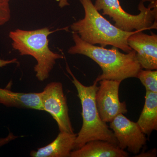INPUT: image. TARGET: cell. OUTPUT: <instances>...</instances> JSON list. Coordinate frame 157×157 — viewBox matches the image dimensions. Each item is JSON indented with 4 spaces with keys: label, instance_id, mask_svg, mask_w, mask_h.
Listing matches in <instances>:
<instances>
[{
    "label": "cell",
    "instance_id": "obj_1",
    "mask_svg": "<svg viewBox=\"0 0 157 157\" xmlns=\"http://www.w3.org/2000/svg\"><path fill=\"white\" fill-rule=\"evenodd\" d=\"M74 44L68 49L70 54H80L90 58L101 68L102 73L95 80L103 79L122 82L130 78H136L141 68L135 51L123 53L115 47L111 48L96 46L85 42L76 33L73 32Z\"/></svg>",
    "mask_w": 157,
    "mask_h": 157
},
{
    "label": "cell",
    "instance_id": "obj_2",
    "mask_svg": "<svg viewBox=\"0 0 157 157\" xmlns=\"http://www.w3.org/2000/svg\"><path fill=\"white\" fill-rule=\"evenodd\" d=\"M79 1L84 9V17L71 25L70 29L73 32L92 45L99 44L103 47L111 45L126 53L132 50L128 45V39L136 31L122 30L103 17L91 0Z\"/></svg>",
    "mask_w": 157,
    "mask_h": 157
},
{
    "label": "cell",
    "instance_id": "obj_3",
    "mask_svg": "<svg viewBox=\"0 0 157 157\" xmlns=\"http://www.w3.org/2000/svg\"><path fill=\"white\" fill-rule=\"evenodd\" d=\"M68 29L66 27L53 31L47 27L33 30L17 29L9 33L13 49L17 51L21 56H30L36 60L37 64L34 69L39 81L47 79L56 60L64 58L62 55L51 50L48 45V36L56 31Z\"/></svg>",
    "mask_w": 157,
    "mask_h": 157
},
{
    "label": "cell",
    "instance_id": "obj_4",
    "mask_svg": "<svg viewBox=\"0 0 157 157\" xmlns=\"http://www.w3.org/2000/svg\"><path fill=\"white\" fill-rule=\"evenodd\" d=\"M66 70L72 76V82L77 90L82 109V126L77 134L74 150L93 140H105L118 145L113 132L102 120L98 113L95 101L98 82L94 81L92 85L86 86L73 75L67 63Z\"/></svg>",
    "mask_w": 157,
    "mask_h": 157
},
{
    "label": "cell",
    "instance_id": "obj_5",
    "mask_svg": "<svg viewBox=\"0 0 157 157\" xmlns=\"http://www.w3.org/2000/svg\"><path fill=\"white\" fill-rule=\"evenodd\" d=\"M140 2L138 6L139 14L134 15L124 10L119 0H96L94 4L98 11H102L115 22L114 25L126 32L144 31L157 29V2L145 7Z\"/></svg>",
    "mask_w": 157,
    "mask_h": 157
},
{
    "label": "cell",
    "instance_id": "obj_6",
    "mask_svg": "<svg viewBox=\"0 0 157 157\" xmlns=\"http://www.w3.org/2000/svg\"><path fill=\"white\" fill-rule=\"evenodd\" d=\"M40 98L42 110L52 116L60 132L74 133L61 82H52L48 83L40 92Z\"/></svg>",
    "mask_w": 157,
    "mask_h": 157
},
{
    "label": "cell",
    "instance_id": "obj_7",
    "mask_svg": "<svg viewBox=\"0 0 157 157\" xmlns=\"http://www.w3.org/2000/svg\"><path fill=\"white\" fill-rule=\"evenodd\" d=\"M95 94L96 105L99 115L104 122H110L118 114L128 112L125 102H121L119 89L121 82L103 79L99 82Z\"/></svg>",
    "mask_w": 157,
    "mask_h": 157
},
{
    "label": "cell",
    "instance_id": "obj_8",
    "mask_svg": "<svg viewBox=\"0 0 157 157\" xmlns=\"http://www.w3.org/2000/svg\"><path fill=\"white\" fill-rule=\"evenodd\" d=\"M109 123V128L121 149H127L130 152L137 154L146 144L145 134L137 122L127 118L124 114H118Z\"/></svg>",
    "mask_w": 157,
    "mask_h": 157
},
{
    "label": "cell",
    "instance_id": "obj_9",
    "mask_svg": "<svg viewBox=\"0 0 157 157\" xmlns=\"http://www.w3.org/2000/svg\"><path fill=\"white\" fill-rule=\"evenodd\" d=\"M143 31H136L128 39V44L135 51L137 61L141 69H157V35L152 32L151 35Z\"/></svg>",
    "mask_w": 157,
    "mask_h": 157
},
{
    "label": "cell",
    "instance_id": "obj_10",
    "mask_svg": "<svg viewBox=\"0 0 157 157\" xmlns=\"http://www.w3.org/2000/svg\"><path fill=\"white\" fill-rule=\"evenodd\" d=\"M77 134L60 132L57 137L46 146L33 151L30 155L33 157H70L75 149Z\"/></svg>",
    "mask_w": 157,
    "mask_h": 157
},
{
    "label": "cell",
    "instance_id": "obj_11",
    "mask_svg": "<svg viewBox=\"0 0 157 157\" xmlns=\"http://www.w3.org/2000/svg\"><path fill=\"white\" fill-rule=\"evenodd\" d=\"M128 152L117 144L105 140L89 141L79 148L71 152L70 157H127Z\"/></svg>",
    "mask_w": 157,
    "mask_h": 157
},
{
    "label": "cell",
    "instance_id": "obj_12",
    "mask_svg": "<svg viewBox=\"0 0 157 157\" xmlns=\"http://www.w3.org/2000/svg\"><path fill=\"white\" fill-rule=\"evenodd\" d=\"M0 104L8 107L42 110L40 93L14 92L0 88Z\"/></svg>",
    "mask_w": 157,
    "mask_h": 157
},
{
    "label": "cell",
    "instance_id": "obj_13",
    "mask_svg": "<svg viewBox=\"0 0 157 157\" xmlns=\"http://www.w3.org/2000/svg\"><path fill=\"white\" fill-rule=\"evenodd\" d=\"M143 110L137 122L142 132L150 135L157 130V93L146 91Z\"/></svg>",
    "mask_w": 157,
    "mask_h": 157
},
{
    "label": "cell",
    "instance_id": "obj_14",
    "mask_svg": "<svg viewBox=\"0 0 157 157\" xmlns=\"http://www.w3.org/2000/svg\"><path fill=\"white\" fill-rule=\"evenodd\" d=\"M144 86L146 91L157 93V70H140L137 77Z\"/></svg>",
    "mask_w": 157,
    "mask_h": 157
},
{
    "label": "cell",
    "instance_id": "obj_15",
    "mask_svg": "<svg viewBox=\"0 0 157 157\" xmlns=\"http://www.w3.org/2000/svg\"><path fill=\"white\" fill-rule=\"evenodd\" d=\"M11 17L9 3L0 2V26L8 22Z\"/></svg>",
    "mask_w": 157,
    "mask_h": 157
},
{
    "label": "cell",
    "instance_id": "obj_16",
    "mask_svg": "<svg viewBox=\"0 0 157 157\" xmlns=\"http://www.w3.org/2000/svg\"><path fill=\"white\" fill-rule=\"evenodd\" d=\"M17 138H18L17 136H15L13 133L10 132L7 137L4 138H0V147L4 146L5 144Z\"/></svg>",
    "mask_w": 157,
    "mask_h": 157
},
{
    "label": "cell",
    "instance_id": "obj_17",
    "mask_svg": "<svg viewBox=\"0 0 157 157\" xmlns=\"http://www.w3.org/2000/svg\"><path fill=\"white\" fill-rule=\"evenodd\" d=\"M18 63L17 59L14 58L10 60H5L0 58V68L3 67L11 64Z\"/></svg>",
    "mask_w": 157,
    "mask_h": 157
},
{
    "label": "cell",
    "instance_id": "obj_18",
    "mask_svg": "<svg viewBox=\"0 0 157 157\" xmlns=\"http://www.w3.org/2000/svg\"><path fill=\"white\" fill-rule=\"evenodd\" d=\"M70 4L68 2L67 0H59V6L60 8H63L65 6H68Z\"/></svg>",
    "mask_w": 157,
    "mask_h": 157
},
{
    "label": "cell",
    "instance_id": "obj_19",
    "mask_svg": "<svg viewBox=\"0 0 157 157\" xmlns=\"http://www.w3.org/2000/svg\"><path fill=\"white\" fill-rule=\"evenodd\" d=\"M140 2H149L150 3H155L157 2V0H140Z\"/></svg>",
    "mask_w": 157,
    "mask_h": 157
},
{
    "label": "cell",
    "instance_id": "obj_20",
    "mask_svg": "<svg viewBox=\"0 0 157 157\" xmlns=\"http://www.w3.org/2000/svg\"><path fill=\"white\" fill-rule=\"evenodd\" d=\"M10 0H0V2H7L9 3Z\"/></svg>",
    "mask_w": 157,
    "mask_h": 157
}]
</instances>
